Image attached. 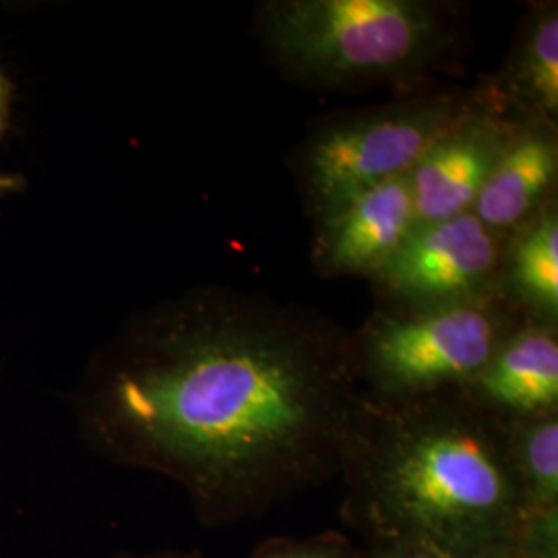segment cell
Returning a JSON list of instances; mask_svg holds the SVG:
<instances>
[{
  "instance_id": "cell-1",
  "label": "cell",
  "mask_w": 558,
  "mask_h": 558,
  "mask_svg": "<svg viewBox=\"0 0 558 558\" xmlns=\"http://www.w3.org/2000/svg\"><path fill=\"white\" fill-rule=\"evenodd\" d=\"M360 399L336 320L199 286L122 320L69 405L92 453L172 480L203 523L223 525L339 474Z\"/></svg>"
},
{
  "instance_id": "cell-2",
  "label": "cell",
  "mask_w": 558,
  "mask_h": 558,
  "mask_svg": "<svg viewBox=\"0 0 558 558\" xmlns=\"http://www.w3.org/2000/svg\"><path fill=\"white\" fill-rule=\"evenodd\" d=\"M339 474L371 542L442 558H511L527 511L502 420L463 389L398 403L362 396Z\"/></svg>"
},
{
  "instance_id": "cell-3",
  "label": "cell",
  "mask_w": 558,
  "mask_h": 558,
  "mask_svg": "<svg viewBox=\"0 0 558 558\" xmlns=\"http://www.w3.org/2000/svg\"><path fill=\"white\" fill-rule=\"evenodd\" d=\"M265 59L306 89L422 87L465 48L461 9L439 0H265Z\"/></svg>"
},
{
  "instance_id": "cell-4",
  "label": "cell",
  "mask_w": 558,
  "mask_h": 558,
  "mask_svg": "<svg viewBox=\"0 0 558 558\" xmlns=\"http://www.w3.org/2000/svg\"><path fill=\"white\" fill-rule=\"evenodd\" d=\"M523 319L500 292L440 304L383 302L350 336L360 393L398 403L463 389Z\"/></svg>"
},
{
  "instance_id": "cell-5",
  "label": "cell",
  "mask_w": 558,
  "mask_h": 558,
  "mask_svg": "<svg viewBox=\"0 0 558 558\" xmlns=\"http://www.w3.org/2000/svg\"><path fill=\"white\" fill-rule=\"evenodd\" d=\"M488 101L486 85L412 92L393 104L323 120L292 158L313 218L364 189L408 177L445 133Z\"/></svg>"
},
{
  "instance_id": "cell-6",
  "label": "cell",
  "mask_w": 558,
  "mask_h": 558,
  "mask_svg": "<svg viewBox=\"0 0 558 558\" xmlns=\"http://www.w3.org/2000/svg\"><path fill=\"white\" fill-rule=\"evenodd\" d=\"M505 240L472 211L416 223L373 281L389 304H440L490 296L499 292Z\"/></svg>"
},
{
  "instance_id": "cell-7",
  "label": "cell",
  "mask_w": 558,
  "mask_h": 558,
  "mask_svg": "<svg viewBox=\"0 0 558 558\" xmlns=\"http://www.w3.org/2000/svg\"><path fill=\"white\" fill-rule=\"evenodd\" d=\"M519 124L488 101L445 133L405 177L416 223L470 214Z\"/></svg>"
},
{
  "instance_id": "cell-8",
  "label": "cell",
  "mask_w": 558,
  "mask_h": 558,
  "mask_svg": "<svg viewBox=\"0 0 558 558\" xmlns=\"http://www.w3.org/2000/svg\"><path fill=\"white\" fill-rule=\"evenodd\" d=\"M313 263L320 276L375 278L416 228L408 180L364 189L315 218Z\"/></svg>"
},
{
  "instance_id": "cell-9",
  "label": "cell",
  "mask_w": 558,
  "mask_h": 558,
  "mask_svg": "<svg viewBox=\"0 0 558 558\" xmlns=\"http://www.w3.org/2000/svg\"><path fill=\"white\" fill-rule=\"evenodd\" d=\"M463 391L499 420L557 414V325L521 320Z\"/></svg>"
},
{
  "instance_id": "cell-10",
  "label": "cell",
  "mask_w": 558,
  "mask_h": 558,
  "mask_svg": "<svg viewBox=\"0 0 558 558\" xmlns=\"http://www.w3.org/2000/svg\"><path fill=\"white\" fill-rule=\"evenodd\" d=\"M557 126L521 122L480 191L472 214L507 239L557 199Z\"/></svg>"
},
{
  "instance_id": "cell-11",
  "label": "cell",
  "mask_w": 558,
  "mask_h": 558,
  "mask_svg": "<svg viewBox=\"0 0 558 558\" xmlns=\"http://www.w3.org/2000/svg\"><path fill=\"white\" fill-rule=\"evenodd\" d=\"M484 85L505 117L527 124L557 126V2H536L530 7L505 64Z\"/></svg>"
},
{
  "instance_id": "cell-12",
  "label": "cell",
  "mask_w": 558,
  "mask_h": 558,
  "mask_svg": "<svg viewBox=\"0 0 558 558\" xmlns=\"http://www.w3.org/2000/svg\"><path fill=\"white\" fill-rule=\"evenodd\" d=\"M499 292L525 319L558 323V205L542 207L509 234L500 257Z\"/></svg>"
},
{
  "instance_id": "cell-13",
  "label": "cell",
  "mask_w": 558,
  "mask_h": 558,
  "mask_svg": "<svg viewBox=\"0 0 558 558\" xmlns=\"http://www.w3.org/2000/svg\"><path fill=\"white\" fill-rule=\"evenodd\" d=\"M511 465L530 509L558 507V412L502 420Z\"/></svg>"
},
{
  "instance_id": "cell-14",
  "label": "cell",
  "mask_w": 558,
  "mask_h": 558,
  "mask_svg": "<svg viewBox=\"0 0 558 558\" xmlns=\"http://www.w3.org/2000/svg\"><path fill=\"white\" fill-rule=\"evenodd\" d=\"M511 558H558V507H527L519 523Z\"/></svg>"
},
{
  "instance_id": "cell-15",
  "label": "cell",
  "mask_w": 558,
  "mask_h": 558,
  "mask_svg": "<svg viewBox=\"0 0 558 558\" xmlns=\"http://www.w3.org/2000/svg\"><path fill=\"white\" fill-rule=\"evenodd\" d=\"M253 558H354V550L339 536L279 539L265 544Z\"/></svg>"
},
{
  "instance_id": "cell-16",
  "label": "cell",
  "mask_w": 558,
  "mask_h": 558,
  "mask_svg": "<svg viewBox=\"0 0 558 558\" xmlns=\"http://www.w3.org/2000/svg\"><path fill=\"white\" fill-rule=\"evenodd\" d=\"M354 558H442L416 544L408 542H371L364 553H354Z\"/></svg>"
},
{
  "instance_id": "cell-17",
  "label": "cell",
  "mask_w": 558,
  "mask_h": 558,
  "mask_svg": "<svg viewBox=\"0 0 558 558\" xmlns=\"http://www.w3.org/2000/svg\"><path fill=\"white\" fill-rule=\"evenodd\" d=\"M15 83L13 80L0 71V140L11 126V117H13V104H15Z\"/></svg>"
},
{
  "instance_id": "cell-18",
  "label": "cell",
  "mask_w": 558,
  "mask_h": 558,
  "mask_svg": "<svg viewBox=\"0 0 558 558\" xmlns=\"http://www.w3.org/2000/svg\"><path fill=\"white\" fill-rule=\"evenodd\" d=\"M27 191V179L21 172H7L0 170V207L7 201L15 199Z\"/></svg>"
},
{
  "instance_id": "cell-19",
  "label": "cell",
  "mask_w": 558,
  "mask_h": 558,
  "mask_svg": "<svg viewBox=\"0 0 558 558\" xmlns=\"http://www.w3.org/2000/svg\"><path fill=\"white\" fill-rule=\"evenodd\" d=\"M114 558H203L197 550H160L149 555H120Z\"/></svg>"
},
{
  "instance_id": "cell-20",
  "label": "cell",
  "mask_w": 558,
  "mask_h": 558,
  "mask_svg": "<svg viewBox=\"0 0 558 558\" xmlns=\"http://www.w3.org/2000/svg\"><path fill=\"white\" fill-rule=\"evenodd\" d=\"M0 379H2V352H0Z\"/></svg>"
},
{
  "instance_id": "cell-21",
  "label": "cell",
  "mask_w": 558,
  "mask_h": 558,
  "mask_svg": "<svg viewBox=\"0 0 558 558\" xmlns=\"http://www.w3.org/2000/svg\"><path fill=\"white\" fill-rule=\"evenodd\" d=\"M0 214H2V211H0Z\"/></svg>"
}]
</instances>
